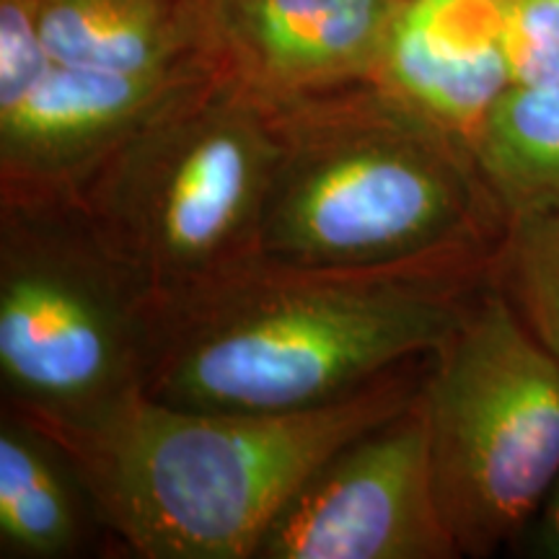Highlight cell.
<instances>
[{"label": "cell", "mask_w": 559, "mask_h": 559, "mask_svg": "<svg viewBox=\"0 0 559 559\" xmlns=\"http://www.w3.org/2000/svg\"><path fill=\"white\" fill-rule=\"evenodd\" d=\"M502 26L513 86L559 73V0H502Z\"/></svg>", "instance_id": "9a60e30c"}, {"label": "cell", "mask_w": 559, "mask_h": 559, "mask_svg": "<svg viewBox=\"0 0 559 559\" xmlns=\"http://www.w3.org/2000/svg\"><path fill=\"white\" fill-rule=\"evenodd\" d=\"M277 153L275 111L221 73L132 132L73 202L164 306L260 260Z\"/></svg>", "instance_id": "277c9868"}, {"label": "cell", "mask_w": 559, "mask_h": 559, "mask_svg": "<svg viewBox=\"0 0 559 559\" xmlns=\"http://www.w3.org/2000/svg\"><path fill=\"white\" fill-rule=\"evenodd\" d=\"M153 309L73 200L0 202L3 407L86 423L143 391Z\"/></svg>", "instance_id": "5b68a950"}, {"label": "cell", "mask_w": 559, "mask_h": 559, "mask_svg": "<svg viewBox=\"0 0 559 559\" xmlns=\"http://www.w3.org/2000/svg\"><path fill=\"white\" fill-rule=\"evenodd\" d=\"M417 400L461 557L510 549L559 479V360L495 277L428 358Z\"/></svg>", "instance_id": "8992f818"}, {"label": "cell", "mask_w": 559, "mask_h": 559, "mask_svg": "<svg viewBox=\"0 0 559 559\" xmlns=\"http://www.w3.org/2000/svg\"><path fill=\"white\" fill-rule=\"evenodd\" d=\"M510 549L531 559H559V479Z\"/></svg>", "instance_id": "2e32d148"}, {"label": "cell", "mask_w": 559, "mask_h": 559, "mask_svg": "<svg viewBox=\"0 0 559 559\" xmlns=\"http://www.w3.org/2000/svg\"><path fill=\"white\" fill-rule=\"evenodd\" d=\"M508 218L559 210V73L510 86L474 143Z\"/></svg>", "instance_id": "4fadbf2b"}, {"label": "cell", "mask_w": 559, "mask_h": 559, "mask_svg": "<svg viewBox=\"0 0 559 559\" xmlns=\"http://www.w3.org/2000/svg\"><path fill=\"white\" fill-rule=\"evenodd\" d=\"M417 396L334 451L285 502L254 559H459Z\"/></svg>", "instance_id": "52a82bcc"}, {"label": "cell", "mask_w": 559, "mask_h": 559, "mask_svg": "<svg viewBox=\"0 0 559 559\" xmlns=\"http://www.w3.org/2000/svg\"><path fill=\"white\" fill-rule=\"evenodd\" d=\"M404 0H218L223 70L264 104L373 81Z\"/></svg>", "instance_id": "9c48e42d"}, {"label": "cell", "mask_w": 559, "mask_h": 559, "mask_svg": "<svg viewBox=\"0 0 559 559\" xmlns=\"http://www.w3.org/2000/svg\"><path fill=\"white\" fill-rule=\"evenodd\" d=\"M428 358L304 412H213L143 391L86 423H29L66 451L104 531L140 559H254L296 489L423 386Z\"/></svg>", "instance_id": "7a4b0ae2"}, {"label": "cell", "mask_w": 559, "mask_h": 559, "mask_svg": "<svg viewBox=\"0 0 559 559\" xmlns=\"http://www.w3.org/2000/svg\"><path fill=\"white\" fill-rule=\"evenodd\" d=\"M226 70H99L55 60L0 104V202L73 200L132 132Z\"/></svg>", "instance_id": "ba28073f"}, {"label": "cell", "mask_w": 559, "mask_h": 559, "mask_svg": "<svg viewBox=\"0 0 559 559\" xmlns=\"http://www.w3.org/2000/svg\"><path fill=\"white\" fill-rule=\"evenodd\" d=\"M495 280L559 360V210L510 218Z\"/></svg>", "instance_id": "5bb4252c"}, {"label": "cell", "mask_w": 559, "mask_h": 559, "mask_svg": "<svg viewBox=\"0 0 559 559\" xmlns=\"http://www.w3.org/2000/svg\"><path fill=\"white\" fill-rule=\"evenodd\" d=\"M275 111L260 257L293 267H495L508 213L472 145L358 81Z\"/></svg>", "instance_id": "3957f363"}, {"label": "cell", "mask_w": 559, "mask_h": 559, "mask_svg": "<svg viewBox=\"0 0 559 559\" xmlns=\"http://www.w3.org/2000/svg\"><path fill=\"white\" fill-rule=\"evenodd\" d=\"M52 58L99 70H223L218 0H34Z\"/></svg>", "instance_id": "8fae6325"}, {"label": "cell", "mask_w": 559, "mask_h": 559, "mask_svg": "<svg viewBox=\"0 0 559 559\" xmlns=\"http://www.w3.org/2000/svg\"><path fill=\"white\" fill-rule=\"evenodd\" d=\"M495 267L319 270L254 260L153 309L143 394L304 412L430 358Z\"/></svg>", "instance_id": "6da1fadb"}, {"label": "cell", "mask_w": 559, "mask_h": 559, "mask_svg": "<svg viewBox=\"0 0 559 559\" xmlns=\"http://www.w3.org/2000/svg\"><path fill=\"white\" fill-rule=\"evenodd\" d=\"M104 528L66 451L16 409L0 415V557L68 559Z\"/></svg>", "instance_id": "7c38bea8"}, {"label": "cell", "mask_w": 559, "mask_h": 559, "mask_svg": "<svg viewBox=\"0 0 559 559\" xmlns=\"http://www.w3.org/2000/svg\"><path fill=\"white\" fill-rule=\"evenodd\" d=\"M373 81L474 151L513 86L502 0H404Z\"/></svg>", "instance_id": "30bf717a"}]
</instances>
